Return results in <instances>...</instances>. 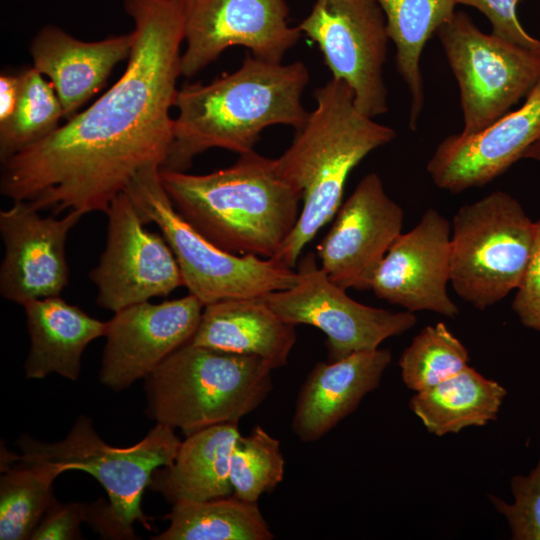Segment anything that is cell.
<instances>
[{
    "instance_id": "9a60e30c",
    "label": "cell",
    "mask_w": 540,
    "mask_h": 540,
    "mask_svg": "<svg viewBox=\"0 0 540 540\" xmlns=\"http://www.w3.org/2000/svg\"><path fill=\"white\" fill-rule=\"evenodd\" d=\"M204 305L195 296L125 307L107 321L100 382L121 391L193 338Z\"/></svg>"
},
{
    "instance_id": "e575fe53",
    "label": "cell",
    "mask_w": 540,
    "mask_h": 540,
    "mask_svg": "<svg viewBox=\"0 0 540 540\" xmlns=\"http://www.w3.org/2000/svg\"><path fill=\"white\" fill-rule=\"evenodd\" d=\"M21 90V74H1L0 77V123L13 113Z\"/></svg>"
},
{
    "instance_id": "8992f818",
    "label": "cell",
    "mask_w": 540,
    "mask_h": 540,
    "mask_svg": "<svg viewBox=\"0 0 540 540\" xmlns=\"http://www.w3.org/2000/svg\"><path fill=\"white\" fill-rule=\"evenodd\" d=\"M175 429L156 424L130 447H114L96 433L91 420L79 416L61 441L43 443L28 436L19 440L21 455H5L10 462L46 463L62 472L81 470L94 476L105 489L109 502L100 498L91 504L89 524L109 539H136L134 523L150 528L141 504L153 472L169 465L181 440Z\"/></svg>"
},
{
    "instance_id": "7a4b0ae2",
    "label": "cell",
    "mask_w": 540,
    "mask_h": 540,
    "mask_svg": "<svg viewBox=\"0 0 540 540\" xmlns=\"http://www.w3.org/2000/svg\"><path fill=\"white\" fill-rule=\"evenodd\" d=\"M310 80L303 62L273 63L248 53L241 66L210 83L177 92L178 110L169 155L161 169L184 172L211 148L254 151L261 132L274 125L301 128L309 112L302 95Z\"/></svg>"
},
{
    "instance_id": "d4e9b609",
    "label": "cell",
    "mask_w": 540,
    "mask_h": 540,
    "mask_svg": "<svg viewBox=\"0 0 540 540\" xmlns=\"http://www.w3.org/2000/svg\"><path fill=\"white\" fill-rule=\"evenodd\" d=\"M395 45V62L411 97L409 127L415 131L424 108L420 60L427 41L455 14L456 0H376Z\"/></svg>"
},
{
    "instance_id": "cb8c5ba5",
    "label": "cell",
    "mask_w": 540,
    "mask_h": 540,
    "mask_svg": "<svg viewBox=\"0 0 540 540\" xmlns=\"http://www.w3.org/2000/svg\"><path fill=\"white\" fill-rule=\"evenodd\" d=\"M506 394L498 382L467 366L444 381L415 392L409 407L429 433L443 436L495 421Z\"/></svg>"
},
{
    "instance_id": "4dcf8cb0",
    "label": "cell",
    "mask_w": 540,
    "mask_h": 540,
    "mask_svg": "<svg viewBox=\"0 0 540 540\" xmlns=\"http://www.w3.org/2000/svg\"><path fill=\"white\" fill-rule=\"evenodd\" d=\"M513 503L488 495L494 508L507 520L512 539L540 540V457L528 475L510 480Z\"/></svg>"
},
{
    "instance_id": "83f0119b",
    "label": "cell",
    "mask_w": 540,
    "mask_h": 540,
    "mask_svg": "<svg viewBox=\"0 0 540 540\" xmlns=\"http://www.w3.org/2000/svg\"><path fill=\"white\" fill-rule=\"evenodd\" d=\"M63 109L52 84L34 67L21 73V90L11 116L0 123V158H9L59 127Z\"/></svg>"
},
{
    "instance_id": "4fadbf2b",
    "label": "cell",
    "mask_w": 540,
    "mask_h": 540,
    "mask_svg": "<svg viewBox=\"0 0 540 540\" xmlns=\"http://www.w3.org/2000/svg\"><path fill=\"white\" fill-rule=\"evenodd\" d=\"M288 14L286 0H188L181 75L193 77L232 46L281 63L302 36Z\"/></svg>"
},
{
    "instance_id": "ba28073f",
    "label": "cell",
    "mask_w": 540,
    "mask_h": 540,
    "mask_svg": "<svg viewBox=\"0 0 540 540\" xmlns=\"http://www.w3.org/2000/svg\"><path fill=\"white\" fill-rule=\"evenodd\" d=\"M535 232V222L504 191L462 205L451 224L450 283L457 295L485 310L517 289Z\"/></svg>"
},
{
    "instance_id": "f546056e",
    "label": "cell",
    "mask_w": 540,
    "mask_h": 540,
    "mask_svg": "<svg viewBox=\"0 0 540 540\" xmlns=\"http://www.w3.org/2000/svg\"><path fill=\"white\" fill-rule=\"evenodd\" d=\"M285 459L278 439L262 426L240 436L230 459L233 495L257 503L264 493L273 491L283 480Z\"/></svg>"
},
{
    "instance_id": "836d02e7",
    "label": "cell",
    "mask_w": 540,
    "mask_h": 540,
    "mask_svg": "<svg viewBox=\"0 0 540 540\" xmlns=\"http://www.w3.org/2000/svg\"><path fill=\"white\" fill-rule=\"evenodd\" d=\"M91 504L57 500L49 507L34 531L32 540L81 539L80 525L89 520Z\"/></svg>"
},
{
    "instance_id": "5bb4252c",
    "label": "cell",
    "mask_w": 540,
    "mask_h": 540,
    "mask_svg": "<svg viewBox=\"0 0 540 540\" xmlns=\"http://www.w3.org/2000/svg\"><path fill=\"white\" fill-rule=\"evenodd\" d=\"M404 212L377 173L365 175L341 204L316 248L321 269L347 290L371 289L386 253L402 233Z\"/></svg>"
},
{
    "instance_id": "ac0fdd59",
    "label": "cell",
    "mask_w": 540,
    "mask_h": 540,
    "mask_svg": "<svg viewBox=\"0 0 540 540\" xmlns=\"http://www.w3.org/2000/svg\"><path fill=\"white\" fill-rule=\"evenodd\" d=\"M540 138V80L516 110L473 135L452 134L442 140L426 169L440 189L460 193L484 186L524 158Z\"/></svg>"
},
{
    "instance_id": "8fae6325",
    "label": "cell",
    "mask_w": 540,
    "mask_h": 540,
    "mask_svg": "<svg viewBox=\"0 0 540 540\" xmlns=\"http://www.w3.org/2000/svg\"><path fill=\"white\" fill-rule=\"evenodd\" d=\"M316 257L308 252L299 260L295 286L262 298L284 321L320 329L327 337L329 362L376 350L417 323L413 312H391L355 301L318 267Z\"/></svg>"
},
{
    "instance_id": "9c48e42d",
    "label": "cell",
    "mask_w": 540,
    "mask_h": 540,
    "mask_svg": "<svg viewBox=\"0 0 540 540\" xmlns=\"http://www.w3.org/2000/svg\"><path fill=\"white\" fill-rule=\"evenodd\" d=\"M436 34L459 86L462 135L490 126L540 80V54L484 33L462 12Z\"/></svg>"
},
{
    "instance_id": "44dd1931",
    "label": "cell",
    "mask_w": 540,
    "mask_h": 540,
    "mask_svg": "<svg viewBox=\"0 0 540 540\" xmlns=\"http://www.w3.org/2000/svg\"><path fill=\"white\" fill-rule=\"evenodd\" d=\"M296 342L295 325L284 321L262 297L227 299L204 306L190 343L255 355L272 369L287 364Z\"/></svg>"
},
{
    "instance_id": "e0dca14e",
    "label": "cell",
    "mask_w": 540,
    "mask_h": 540,
    "mask_svg": "<svg viewBox=\"0 0 540 540\" xmlns=\"http://www.w3.org/2000/svg\"><path fill=\"white\" fill-rule=\"evenodd\" d=\"M450 243L451 223L436 209H427L386 253L371 286L374 294L409 312L454 318L459 308L447 293Z\"/></svg>"
},
{
    "instance_id": "30bf717a",
    "label": "cell",
    "mask_w": 540,
    "mask_h": 540,
    "mask_svg": "<svg viewBox=\"0 0 540 540\" xmlns=\"http://www.w3.org/2000/svg\"><path fill=\"white\" fill-rule=\"evenodd\" d=\"M298 28L316 43L332 78L350 87L361 113L374 118L388 111L389 37L376 0H316Z\"/></svg>"
},
{
    "instance_id": "5b68a950",
    "label": "cell",
    "mask_w": 540,
    "mask_h": 540,
    "mask_svg": "<svg viewBox=\"0 0 540 540\" xmlns=\"http://www.w3.org/2000/svg\"><path fill=\"white\" fill-rule=\"evenodd\" d=\"M272 371L261 357L189 342L145 378L147 417L186 436L238 423L272 391Z\"/></svg>"
},
{
    "instance_id": "3957f363",
    "label": "cell",
    "mask_w": 540,
    "mask_h": 540,
    "mask_svg": "<svg viewBox=\"0 0 540 540\" xmlns=\"http://www.w3.org/2000/svg\"><path fill=\"white\" fill-rule=\"evenodd\" d=\"M177 212L221 249L273 258L294 229L302 192L278 160L255 151L231 166L204 175L160 169Z\"/></svg>"
},
{
    "instance_id": "d590c367",
    "label": "cell",
    "mask_w": 540,
    "mask_h": 540,
    "mask_svg": "<svg viewBox=\"0 0 540 540\" xmlns=\"http://www.w3.org/2000/svg\"><path fill=\"white\" fill-rule=\"evenodd\" d=\"M524 158H530L540 163V138L527 149Z\"/></svg>"
},
{
    "instance_id": "d6a6232c",
    "label": "cell",
    "mask_w": 540,
    "mask_h": 540,
    "mask_svg": "<svg viewBox=\"0 0 540 540\" xmlns=\"http://www.w3.org/2000/svg\"><path fill=\"white\" fill-rule=\"evenodd\" d=\"M532 254L516 289L512 309L521 323L540 332V219L535 222Z\"/></svg>"
},
{
    "instance_id": "277c9868",
    "label": "cell",
    "mask_w": 540,
    "mask_h": 540,
    "mask_svg": "<svg viewBox=\"0 0 540 540\" xmlns=\"http://www.w3.org/2000/svg\"><path fill=\"white\" fill-rule=\"evenodd\" d=\"M314 97L315 109L277 158L285 177L302 192L298 221L273 257L293 269L305 245L336 215L350 172L397 135L361 113L342 81L331 78Z\"/></svg>"
},
{
    "instance_id": "d6986e66",
    "label": "cell",
    "mask_w": 540,
    "mask_h": 540,
    "mask_svg": "<svg viewBox=\"0 0 540 540\" xmlns=\"http://www.w3.org/2000/svg\"><path fill=\"white\" fill-rule=\"evenodd\" d=\"M391 360L389 349L378 348L333 362L316 363L300 387L292 432L302 442L319 440L379 386Z\"/></svg>"
},
{
    "instance_id": "4316f807",
    "label": "cell",
    "mask_w": 540,
    "mask_h": 540,
    "mask_svg": "<svg viewBox=\"0 0 540 540\" xmlns=\"http://www.w3.org/2000/svg\"><path fill=\"white\" fill-rule=\"evenodd\" d=\"M4 467L0 479V539H31L49 507L56 500L53 482L63 473L46 463Z\"/></svg>"
},
{
    "instance_id": "f1b7e54d",
    "label": "cell",
    "mask_w": 540,
    "mask_h": 540,
    "mask_svg": "<svg viewBox=\"0 0 540 540\" xmlns=\"http://www.w3.org/2000/svg\"><path fill=\"white\" fill-rule=\"evenodd\" d=\"M464 344L439 322L423 328L398 361L407 388L418 392L457 374L468 366Z\"/></svg>"
},
{
    "instance_id": "7c38bea8",
    "label": "cell",
    "mask_w": 540,
    "mask_h": 540,
    "mask_svg": "<svg viewBox=\"0 0 540 540\" xmlns=\"http://www.w3.org/2000/svg\"><path fill=\"white\" fill-rule=\"evenodd\" d=\"M105 213V249L89 273L97 288L99 306L117 312L184 286L169 244L162 235L144 228L125 191L113 199Z\"/></svg>"
},
{
    "instance_id": "52a82bcc",
    "label": "cell",
    "mask_w": 540,
    "mask_h": 540,
    "mask_svg": "<svg viewBox=\"0 0 540 540\" xmlns=\"http://www.w3.org/2000/svg\"><path fill=\"white\" fill-rule=\"evenodd\" d=\"M124 191L143 223L158 226L177 260L184 286L204 306L263 297L298 283L297 271L282 262L227 252L199 233L175 209L162 185L159 166L139 171Z\"/></svg>"
},
{
    "instance_id": "6da1fadb",
    "label": "cell",
    "mask_w": 540,
    "mask_h": 540,
    "mask_svg": "<svg viewBox=\"0 0 540 540\" xmlns=\"http://www.w3.org/2000/svg\"><path fill=\"white\" fill-rule=\"evenodd\" d=\"M187 2L124 0L134 21L125 71L90 107L1 161L3 195L55 215L106 212L139 171L164 166Z\"/></svg>"
},
{
    "instance_id": "1f68e13d",
    "label": "cell",
    "mask_w": 540,
    "mask_h": 540,
    "mask_svg": "<svg viewBox=\"0 0 540 540\" xmlns=\"http://www.w3.org/2000/svg\"><path fill=\"white\" fill-rule=\"evenodd\" d=\"M519 0H456L472 6L490 21L492 34L515 45L540 54V40L528 34L517 17Z\"/></svg>"
},
{
    "instance_id": "484cf974",
    "label": "cell",
    "mask_w": 540,
    "mask_h": 540,
    "mask_svg": "<svg viewBox=\"0 0 540 540\" xmlns=\"http://www.w3.org/2000/svg\"><path fill=\"white\" fill-rule=\"evenodd\" d=\"M168 528L155 540H271L275 536L258 504L234 495L177 501Z\"/></svg>"
},
{
    "instance_id": "ffe728a7",
    "label": "cell",
    "mask_w": 540,
    "mask_h": 540,
    "mask_svg": "<svg viewBox=\"0 0 540 540\" xmlns=\"http://www.w3.org/2000/svg\"><path fill=\"white\" fill-rule=\"evenodd\" d=\"M132 33L101 41L78 40L56 26L43 27L32 41L34 68L49 78L69 119L130 56Z\"/></svg>"
},
{
    "instance_id": "7402d4cb",
    "label": "cell",
    "mask_w": 540,
    "mask_h": 540,
    "mask_svg": "<svg viewBox=\"0 0 540 540\" xmlns=\"http://www.w3.org/2000/svg\"><path fill=\"white\" fill-rule=\"evenodd\" d=\"M23 307L31 342L24 364L26 378L43 379L56 373L76 381L84 350L105 336L107 322L89 316L60 296L36 299Z\"/></svg>"
},
{
    "instance_id": "2e32d148",
    "label": "cell",
    "mask_w": 540,
    "mask_h": 540,
    "mask_svg": "<svg viewBox=\"0 0 540 540\" xmlns=\"http://www.w3.org/2000/svg\"><path fill=\"white\" fill-rule=\"evenodd\" d=\"M0 211L4 257L0 267V293L5 299L27 302L60 296L69 280L65 245L70 230L83 213L68 211L42 217L25 201Z\"/></svg>"
},
{
    "instance_id": "603a6c76",
    "label": "cell",
    "mask_w": 540,
    "mask_h": 540,
    "mask_svg": "<svg viewBox=\"0 0 540 540\" xmlns=\"http://www.w3.org/2000/svg\"><path fill=\"white\" fill-rule=\"evenodd\" d=\"M240 436L238 423L214 425L186 436L174 460L153 472L148 488L172 504L233 495L230 459Z\"/></svg>"
}]
</instances>
